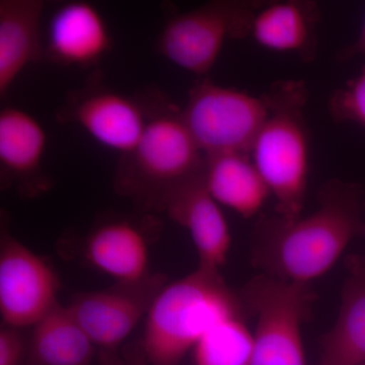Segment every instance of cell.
Here are the masks:
<instances>
[{"label":"cell","instance_id":"6da1fadb","mask_svg":"<svg viewBox=\"0 0 365 365\" xmlns=\"http://www.w3.org/2000/svg\"><path fill=\"white\" fill-rule=\"evenodd\" d=\"M364 190L333 179L318 193V208L297 220L262 217L252 239V262L264 274L309 284L335 265L348 245L365 235Z\"/></svg>","mask_w":365,"mask_h":365},{"label":"cell","instance_id":"7a4b0ae2","mask_svg":"<svg viewBox=\"0 0 365 365\" xmlns=\"http://www.w3.org/2000/svg\"><path fill=\"white\" fill-rule=\"evenodd\" d=\"M148 108V123L134 150L121 155L115 190L144 212H163L170 195L202 174L205 155L190 132L182 110L170 103Z\"/></svg>","mask_w":365,"mask_h":365},{"label":"cell","instance_id":"3957f363","mask_svg":"<svg viewBox=\"0 0 365 365\" xmlns=\"http://www.w3.org/2000/svg\"><path fill=\"white\" fill-rule=\"evenodd\" d=\"M242 302L220 271L199 267L163 287L145 318L141 351L151 365H179L223 319L242 318Z\"/></svg>","mask_w":365,"mask_h":365},{"label":"cell","instance_id":"277c9868","mask_svg":"<svg viewBox=\"0 0 365 365\" xmlns=\"http://www.w3.org/2000/svg\"><path fill=\"white\" fill-rule=\"evenodd\" d=\"M268 115L255 137L250 157L276 200L275 215L292 222L302 216L309 170L304 109L309 91L302 81H276L263 93Z\"/></svg>","mask_w":365,"mask_h":365},{"label":"cell","instance_id":"5b68a950","mask_svg":"<svg viewBox=\"0 0 365 365\" xmlns=\"http://www.w3.org/2000/svg\"><path fill=\"white\" fill-rule=\"evenodd\" d=\"M264 1L215 0L175 14L163 26L158 51L184 71L206 76L228 40L250 37L255 14Z\"/></svg>","mask_w":365,"mask_h":365},{"label":"cell","instance_id":"8992f818","mask_svg":"<svg viewBox=\"0 0 365 365\" xmlns=\"http://www.w3.org/2000/svg\"><path fill=\"white\" fill-rule=\"evenodd\" d=\"M241 297L257 316L249 365H306L302 324L314 299L309 285L263 273L247 283Z\"/></svg>","mask_w":365,"mask_h":365},{"label":"cell","instance_id":"52a82bcc","mask_svg":"<svg viewBox=\"0 0 365 365\" xmlns=\"http://www.w3.org/2000/svg\"><path fill=\"white\" fill-rule=\"evenodd\" d=\"M182 118L205 155L249 153L268 115L267 103L204 78L189 93Z\"/></svg>","mask_w":365,"mask_h":365},{"label":"cell","instance_id":"ba28073f","mask_svg":"<svg viewBox=\"0 0 365 365\" xmlns=\"http://www.w3.org/2000/svg\"><path fill=\"white\" fill-rule=\"evenodd\" d=\"M61 283L47 259L26 247L2 223L0 316L4 325L34 327L58 306Z\"/></svg>","mask_w":365,"mask_h":365},{"label":"cell","instance_id":"9c48e42d","mask_svg":"<svg viewBox=\"0 0 365 365\" xmlns=\"http://www.w3.org/2000/svg\"><path fill=\"white\" fill-rule=\"evenodd\" d=\"M167 283V276L153 273L136 282H116L104 289L79 292L66 307L93 344L103 350H118L146 318Z\"/></svg>","mask_w":365,"mask_h":365},{"label":"cell","instance_id":"30bf717a","mask_svg":"<svg viewBox=\"0 0 365 365\" xmlns=\"http://www.w3.org/2000/svg\"><path fill=\"white\" fill-rule=\"evenodd\" d=\"M153 215H116L103 218L79 241V258L116 282L145 279L150 246L160 232Z\"/></svg>","mask_w":365,"mask_h":365},{"label":"cell","instance_id":"8fae6325","mask_svg":"<svg viewBox=\"0 0 365 365\" xmlns=\"http://www.w3.org/2000/svg\"><path fill=\"white\" fill-rule=\"evenodd\" d=\"M60 123L76 124L97 143L128 155L143 136L148 123V108L105 86L91 83L71 93L57 112Z\"/></svg>","mask_w":365,"mask_h":365},{"label":"cell","instance_id":"7c38bea8","mask_svg":"<svg viewBox=\"0 0 365 365\" xmlns=\"http://www.w3.org/2000/svg\"><path fill=\"white\" fill-rule=\"evenodd\" d=\"M220 206L206 188L203 172L177 189L163 210L191 235L198 253L199 267L212 271H220L225 265L232 244L230 228Z\"/></svg>","mask_w":365,"mask_h":365},{"label":"cell","instance_id":"4fadbf2b","mask_svg":"<svg viewBox=\"0 0 365 365\" xmlns=\"http://www.w3.org/2000/svg\"><path fill=\"white\" fill-rule=\"evenodd\" d=\"M47 146L44 127L32 115L14 107L0 112L1 182L16 187L21 195L39 196L50 189L41 170Z\"/></svg>","mask_w":365,"mask_h":365},{"label":"cell","instance_id":"5bb4252c","mask_svg":"<svg viewBox=\"0 0 365 365\" xmlns=\"http://www.w3.org/2000/svg\"><path fill=\"white\" fill-rule=\"evenodd\" d=\"M111 34L97 7L86 1L62 4L49 21L45 54L63 66H95L109 52Z\"/></svg>","mask_w":365,"mask_h":365},{"label":"cell","instance_id":"9a60e30c","mask_svg":"<svg viewBox=\"0 0 365 365\" xmlns=\"http://www.w3.org/2000/svg\"><path fill=\"white\" fill-rule=\"evenodd\" d=\"M318 4L311 0L264 1L255 14L250 38L269 51L292 54L304 62L316 58Z\"/></svg>","mask_w":365,"mask_h":365},{"label":"cell","instance_id":"2e32d148","mask_svg":"<svg viewBox=\"0 0 365 365\" xmlns=\"http://www.w3.org/2000/svg\"><path fill=\"white\" fill-rule=\"evenodd\" d=\"M42 0L0 1V97L6 98L21 71L42 60L41 42Z\"/></svg>","mask_w":365,"mask_h":365},{"label":"cell","instance_id":"e0dca14e","mask_svg":"<svg viewBox=\"0 0 365 365\" xmlns=\"http://www.w3.org/2000/svg\"><path fill=\"white\" fill-rule=\"evenodd\" d=\"M204 181L210 195L244 218H251L271 192L249 153L205 155Z\"/></svg>","mask_w":365,"mask_h":365},{"label":"cell","instance_id":"ac0fdd59","mask_svg":"<svg viewBox=\"0 0 365 365\" xmlns=\"http://www.w3.org/2000/svg\"><path fill=\"white\" fill-rule=\"evenodd\" d=\"M95 347L66 306L33 327L24 365H95Z\"/></svg>","mask_w":365,"mask_h":365},{"label":"cell","instance_id":"d6986e66","mask_svg":"<svg viewBox=\"0 0 365 365\" xmlns=\"http://www.w3.org/2000/svg\"><path fill=\"white\" fill-rule=\"evenodd\" d=\"M319 365L365 362V265L353 264L342 292L337 322L323 339Z\"/></svg>","mask_w":365,"mask_h":365},{"label":"cell","instance_id":"ffe728a7","mask_svg":"<svg viewBox=\"0 0 365 365\" xmlns=\"http://www.w3.org/2000/svg\"><path fill=\"white\" fill-rule=\"evenodd\" d=\"M254 335L242 318L223 319L209 329L194 347L195 365H249Z\"/></svg>","mask_w":365,"mask_h":365},{"label":"cell","instance_id":"44dd1931","mask_svg":"<svg viewBox=\"0 0 365 365\" xmlns=\"http://www.w3.org/2000/svg\"><path fill=\"white\" fill-rule=\"evenodd\" d=\"M329 113L337 123L350 122L365 129V66L355 78L334 91Z\"/></svg>","mask_w":365,"mask_h":365},{"label":"cell","instance_id":"7402d4cb","mask_svg":"<svg viewBox=\"0 0 365 365\" xmlns=\"http://www.w3.org/2000/svg\"><path fill=\"white\" fill-rule=\"evenodd\" d=\"M24 329L1 324L0 327V365H24L28 341L23 334Z\"/></svg>","mask_w":365,"mask_h":365},{"label":"cell","instance_id":"603a6c76","mask_svg":"<svg viewBox=\"0 0 365 365\" xmlns=\"http://www.w3.org/2000/svg\"><path fill=\"white\" fill-rule=\"evenodd\" d=\"M95 365H151L143 351L121 355L118 350L100 349Z\"/></svg>","mask_w":365,"mask_h":365},{"label":"cell","instance_id":"cb8c5ba5","mask_svg":"<svg viewBox=\"0 0 365 365\" xmlns=\"http://www.w3.org/2000/svg\"><path fill=\"white\" fill-rule=\"evenodd\" d=\"M357 57H365V16L359 37L338 53L337 60L339 62H348Z\"/></svg>","mask_w":365,"mask_h":365}]
</instances>
